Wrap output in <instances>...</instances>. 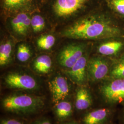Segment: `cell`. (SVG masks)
Returning a JSON list of instances; mask_svg holds the SVG:
<instances>
[{"instance_id": "4fadbf2b", "label": "cell", "mask_w": 124, "mask_h": 124, "mask_svg": "<svg viewBox=\"0 0 124 124\" xmlns=\"http://www.w3.org/2000/svg\"><path fill=\"white\" fill-rule=\"evenodd\" d=\"M33 0H2V7L9 13L22 12L31 7Z\"/></svg>"}, {"instance_id": "e0dca14e", "label": "cell", "mask_w": 124, "mask_h": 124, "mask_svg": "<svg viewBox=\"0 0 124 124\" xmlns=\"http://www.w3.org/2000/svg\"><path fill=\"white\" fill-rule=\"evenodd\" d=\"M12 44L10 40L1 43L0 46V65L4 66L8 64L11 59Z\"/></svg>"}, {"instance_id": "d6986e66", "label": "cell", "mask_w": 124, "mask_h": 124, "mask_svg": "<svg viewBox=\"0 0 124 124\" xmlns=\"http://www.w3.org/2000/svg\"><path fill=\"white\" fill-rule=\"evenodd\" d=\"M31 27L35 33L42 31L45 27L44 18L39 14L34 15L31 18Z\"/></svg>"}, {"instance_id": "7a4b0ae2", "label": "cell", "mask_w": 124, "mask_h": 124, "mask_svg": "<svg viewBox=\"0 0 124 124\" xmlns=\"http://www.w3.org/2000/svg\"><path fill=\"white\" fill-rule=\"evenodd\" d=\"M43 96L26 93H14L5 96L1 106L6 112L17 115H31L41 111L45 105Z\"/></svg>"}, {"instance_id": "5b68a950", "label": "cell", "mask_w": 124, "mask_h": 124, "mask_svg": "<svg viewBox=\"0 0 124 124\" xmlns=\"http://www.w3.org/2000/svg\"><path fill=\"white\" fill-rule=\"evenodd\" d=\"M49 90L53 103L67 99L70 94V86L66 78L60 75H56L48 82Z\"/></svg>"}, {"instance_id": "44dd1931", "label": "cell", "mask_w": 124, "mask_h": 124, "mask_svg": "<svg viewBox=\"0 0 124 124\" xmlns=\"http://www.w3.org/2000/svg\"><path fill=\"white\" fill-rule=\"evenodd\" d=\"M110 75L113 79L124 78V58L114 66L111 69Z\"/></svg>"}, {"instance_id": "8992f818", "label": "cell", "mask_w": 124, "mask_h": 124, "mask_svg": "<svg viewBox=\"0 0 124 124\" xmlns=\"http://www.w3.org/2000/svg\"><path fill=\"white\" fill-rule=\"evenodd\" d=\"M84 51L83 45L74 44L66 46L58 55V63L66 70H69L84 55Z\"/></svg>"}, {"instance_id": "603a6c76", "label": "cell", "mask_w": 124, "mask_h": 124, "mask_svg": "<svg viewBox=\"0 0 124 124\" xmlns=\"http://www.w3.org/2000/svg\"><path fill=\"white\" fill-rule=\"evenodd\" d=\"M0 124H25V123L20 120L8 118L1 120Z\"/></svg>"}, {"instance_id": "9a60e30c", "label": "cell", "mask_w": 124, "mask_h": 124, "mask_svg": "<svg viewBox=\"0 0 124 124\" xmlns=\"http://www.w3.org/2000/svg\"><path fill=\"white\" fill-rule=\"evenodd\" d=\"M34 70L37 73L45 75L51 71L52 67V60L47 55H42L38 57L33 63Z\"/></svg>"}, {"instance_id": "5bb4252c", "label": "cell", "mask_w": 124, "mask_h": 124, "mask_svg": "<svg viewBox=\"0 0 124 124\" xmlns=\"http://www.w3.org/2000/svg\"><path fill=\"white\" fill-rule=\"evenodd\" d=\"M54 113L60 121H65L70 118L73 113V106L70 101L65 99L55 104Z\"/></svg>"}, {"instance_id": "7402d4cb", "label": "cell", "mask_w": 124, "mask_h": 124, "mask_svg": "<svg viewBox=\"0 0 124 124\" xmlns=\"http://www.w3.org/2000/svg\"><path fill=\"white\" fill-rule=\"evenodd\" d=\"M111 3L118 13L124 15V0H112Z\"/></svg>"}, {"instance_id": "277c9868", "label": "cell", "mask_w": 124, "mask_h": 124, "mask_svg": "<svg viewBox=\"0 0 124 124\" xmlns=\"http://www.w3.org/2000/svg\"><path fill=\"white\" fill-rule=\"evenodd\" d=\"M100 92L103 99L109 104L124 102V78L116 79L102 85Z\"/></svg>"}, {"instance_id": "6da1fadb", "label": "cell", "mask_w": 124, "mask_h": 124, "mask_svg": "<svg viewBox=\"0 0 124 124\" xmlns=\"http://www.w3.org/2000/svg\"><path fill=\"white\" fill-rule=\"evenodd\" d=\"M120 29L106 18L92 15L81 18L62 32V36L79 40H96L120 36Z\"/></svg>"}, {"instance_id": "52a82bcc", "label": "cell", "mask_w": 124, "mask_h": 124, "mask_svg": "<svg viewBox=\"0 0 124 124\" xmlns=\"http://www.w3.org/2000/svg\"><path fill=\"white\" fill-rule=\"evenodd\" d=\"M88 0H55L53 4L55 14L59 18H68L82 9Z\"/></svg>"}, {"instance_id": "2e32d148", "label": "cell", "mask_w": 124, "mask_h": 124, "mask_svg": "<svg viewBox=\"0 0 124 124\" xmlns=\"http://www.w3.org/2000/svg\"><path fill=\"white\" fill-rule=\"evenodd\" d=\"M120 41H110L102 43L98 47V52L103 55H112L117 53L123 46Z\"/></svg>"}, {"instance_id": "3957f363", "label": "cell", "mask_w": 124, "mask_h": 124, "mask_svg": "<svg viewBox=\"0 0 124 124\" xmlns=\"http://www.w3.org/2000/svg\"><path fill=\"white\" fill-rule=\"evenodd\" d=\"M5 85L10 88L33 91L39 88L36 79L32 76L24 73L13 72L5 76Z\"/></svg>"}, {"instance_id": "9c48e42d", "label": "cell", "mask_w": 124, "mask_h": 124, "mask_svg": "<svg viewBox=\"0 0 124 124\" xmlns=\"http://www.w3.org/2000/svg\"><path fill=\"white\" fill-rule=\"evenodd\" d=\"M87 61L86 55H83L70 69L66 70L67 75L75 84L78 85L84 84L87 76Z\"/></svg>"}, {"instance_id": "ac0fdd59", "label": "cell", "mask_w": 124, "mask_h": 124, "mask_svg": "<svg viewBox=\"0 0 124 124\" xmlns=\"http://www.w3.org/2000/svg\"><path fill=\"white\" fill-rule=\"evenodd\" d=\"M55 43V37L51 34L46 35L40 37L37 40V46L42 50L51 49Z\"/></svg>"}, {"instance_id": "ba28073f", "label": "cell", "mask_w": 124, "mask_h": 124, "mask_svg": "<svg viewBox=\"0 0 124 124\" xmlns=\"http://www.w3.org/2000/svg\"><path fill=\"white\" fill-rule=\"evenodd\" d=\"M109 66L103 59L93 58L87 63V74L90 80L97 81L104 79L109 72Z\"/></svg>"}, {"instance_id": "8fae6325", "label": "cell", "mask_w": 124, "mask_h": 124, "mask_svg": "<svg viewBox=\"0 0 124 124\" xmlns=\"http://www.w3.org/2000/svg\"><path fill=\"white\" fill-rule=\"evenodd\" d=\"M93 98L88 89L81 87L77 89L75 98V107L79 111L88 109L92 106Z\"/></svg>"}, {"instance_id": "cb8c5ba5", "label": "cell", "mask_w": 124, "mask_h": 124, "mask_svg": "<svg viewBox=\"0 0 124 124\" xmlns=\"http://www.w3.org/2000/svg\"><path fill=\"white\" fill-rule=\"evenodd\" d=\"M31 124H52V123L48 119L43 118L36 120Z\"/></svg>"}, {"instance_id": "7c38bea8", "label": "cell", "mask_w": 124, "mask_h": 124, "mask_svg": "<svg viewBox=\"0 0 124 124\" xmlns=\"http://www.w3.org/2000/svg\"><path fill=\"white\" fill-rule=\"evenodd\" d=\"M110 112L109 109L102 108L90 111L84 115V124H103L108 119Z\"/></svg>"}, {"instance_id": "30bf717a", "label": "cell", "mask_w": 124, "mask_h": 124, "mask_svg": "<svg viewBox=\"0 0 124 124\" xmlns=\"http://www.w3.org/2000/svg\"><path fill=\"white\" fill-rule=\"evenodd\" d=\"M11 25L13 31L20 36H26L31 26V18L25 13H20L13 18Z\"/></svg>"}, {"instance_id": "d4e9b609", "label": "cell", "mask_w": 124, "mask_h": 124, "mask_svg": "<svg viewBox=\"0 0 124 124\" xmlns=\"http://www.w3.org/2000/svg\"><path fill=\"white\" fill-rule=\"evenodd\" d=\"M59 124H80L79 123H78L75 122H72V121H70V122H62Z\"/></svg>"}, {"instance_id": "484cf974", "label": "cell", "mask_w": 124, "mask_h": 124, "mask_svg": "<svg viewBox=\"0 0 124 124\" xmlns=\"http://www.w3.org/2000/svg\"></svg>"}, {"instance_id": "ffe728a7", "label": "cell", "mask_w": 124, "mask_h": 124, "mask_svg": "<svg viewBox=\"0 0 124 124\" xmlns=\"http://www.w3.org/2000/svg\"><path fill=\"white\" fill-rule=\"evenodd\" d=\"M31 56V52L29 47L25 44L23 43L18 46L17 57L19 61L25 62Z\"/></svg>"}]
</instances>
